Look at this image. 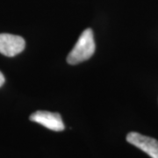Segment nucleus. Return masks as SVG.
<instances>
[{
	"mask_svg": "<svg viewBox=\"0 0 158 158\" xmlns=\"http://www.w3.org/2000/svg\"><path fill=\"white\" fill-rule=\"evenodd\" d=\"M95 48L96 46L92 30L90 28L85 29L80 35L73 49L69 54L67 62L72 65L85 62L92 56Z\"/></svg>",
	"mask_w": 158,
	"mask_h": 158,
	"instance_id": "f257e3e1",
	"label": "nucleus"
},
{
	"mask_svg": "<svg viewBox=\"0 0 158 158\" xmlns=\"http://www.w3.org/2000/svg\"><path fill=\"white\" fill-rule=\"evenodd\" d=\"M127 141L148 154L151 158H158L157 140L136 132H131L127 135Z\"/></svg>",
	"mask_w": 158,
	"mask_h": 158,
	"instance_id": "f03ea898",
	"label": "nucleus"
},
{
	"mask_svg": "<svg viewBox=\"0 0 158 158\" xmlns=\"http://www.w3.org/2000/svg\"><path fill=\"white\" fill-rule=\"evenodd\" d=\"M26 47V41L21 36L10 34H0V53L8 57L15 56Z\"/></svg>",
	"mask_w": 158,
	"mask_h": 158,
	"instance_id": "7ed1b4c3",
	"label": "nucleus"
},
{
	"mask_svg": "<svg viewBox=\"0 0 158 158\" xmlns=\"http://www.w3.org/2000/svg\"><path fill=\"white\" fill-rule=\"evenodd\" d=\"M30 120L45 127L48 129L56 132H60L65 128L61 115L57 113L37 111L31 114Z\"/></svg>",
	"mask_w": 158,
	"mask_h": 158,
	"instance_id": "20e7f679",
	"label": "nucleus"
},
{
	"mask_svg": "<svg viewBox=\"0 0 158 158\" xmlns=\"http://www.w3.org/2000/svg\"><path fill=\"white\" fill-rule=\"evenodd\" d=\"M4 83H5V77H4V75L2 74V72L0 71V87L4 85Z\"/></svg>",
	"mask_w": 158,
	"mask_h": 158,
	"instance_id": "39448f33",
	"label": "nucleus"
}]
</instances>
